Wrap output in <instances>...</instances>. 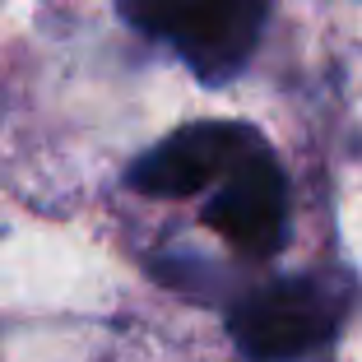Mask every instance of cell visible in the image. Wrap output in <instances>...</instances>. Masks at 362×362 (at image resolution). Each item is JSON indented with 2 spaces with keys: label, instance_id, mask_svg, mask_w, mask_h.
Instances as JSON below:
<instances>
[{
  "label": "cell",
  "instance_id": "6da1fadb",
  "mask_svg": "<svg viewBox=\"0 0 362 362\" xmlns=\"http://www.w3.org/2000/svg\"><path fill=\"white\" fill-rule=\"evenodd\" d=\"M117 10L139 33L168 42L204 84H228L265 28V0H117Z\"/></svg>",
  "mask_w": 362,
  "mask_h": 362
},
{
  "label": "cell",
  "instance_id": "7a4b0ae2",
  "mask_svg": "<svg viewBox=\"0 0 362 362\" xmlns=\"http://www.w3.org/2000/svg\"><path fill=\"white\" fill-rule=\"evenodd\" d=\"M339 316L344 302L320 279H279L228 311V334L251 362H288L330 344Z\"/></svg>",
  "mask_w": 362,
  "mask_h": 362
},
{
  "label": "cell",
  "instance_id": "3957f363",
  "mask_svg": "<svg viewBox=\"0 0 362 362\" xmlns=\"http://www.w3.org/2000/svg\"><path fill=\"white\" fill-rule=\"evenodd\" d=\"M256 144L265 139L242 121H195V126L172 130L149 153H139L126 181L153 200H186V195H200L204 186H218L228 168L246 158Z\"/></svg>",
  "mask_w": 362,
  "mask_h": 362
},
{
  "label": "cell",
  "instance_id": "277c9868",
  "mask_svg": "<svg viewBox=\"0 0 362 362\" xmlns=\"http://www.w3.org/2000/svg\"><path fill=\"white\" fill-rule=\"evenodd\" d=\"M204 223L242 256H274L288 242V177L265 144L237 158L204 204Z\"/></svg>",
  "mask_w": 362,
  "mask_h": 362
}]
</instances>
